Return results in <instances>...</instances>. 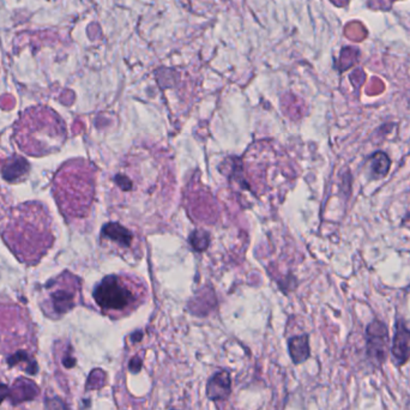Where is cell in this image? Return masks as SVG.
Returning <instances> with one entry per match:
<instances>
[{
	"mask_svg": "<svg viewBox=\"0 0 410 410\" xmlns=\"http://www.w3.org/2000/svg\"><path fill=\"white\" fill-rule=\"evenodd\" d=\"M145 294V285L127 275H110L94 290V299L105 312L121 313L135 309Z\"/></svg>",
	"mask_w": 410,
	"mask_h": 410,
	"instance_id": "4",
	"label": "cell"
},
{
	"mask_svg": "<svg viewBox=\"0 0 410 410\" xmlns=\"http://www.w3.org/2000/svg\"><path fill=\"white\" fill-rule=\"evenodd\" d=\"M172 410H176V409H172Z\"/></svg>",
	"mask_w": 410,
	"mask_h": 410,
	"instance_id": "19",
	"label": "cell"
},
{
	"mask_svg": "<svg viewBox=\"0 0 410 410\" xmlns=\"http://www.w3.org/2000/svg\"><path fill=\"white\" fill-rule=\"evenodd\" d=\"M64 366L67 368H74V363H76V359L74 358H71V356H67L64 359Z\"/></svg>",
	"mask_w": 410,
	"mask_h": 410,
	"instance_id": "18",
	"label": "cell"
},
{
	"mask_svg": "<svg viewBox=\"0 0 410 410\" xmlns=\"http://www.w3.org/2000/svg\"><path fill=\"white\" fill-rule=\"evenodd\" d=\"M288 351L290 358L295 365H300L309 359L311 349H309V335L292 337L288 341Z\"/></svg>",
	"mask_w": 410,
	"mask_h": 410,
	"instance_id": "12",
	"label": "cell"
},
{
	"mask_svg": "<svg viewBox=\"0 0 410 410\" xmlns=\"http://www.w3.org/2000/svg\"><path fill=\"white\" fill-rule=\"evenodd\" d=\"M142 366H143V361H142L139 356H133L132 359L130 360L129 370L132 372V373L141 372Z\"/></svg>",
	"mask_w": 410,
	"mask_h": 410,
	"instance_id": "16",
	"label": "cell"
},
{
	"mask_svg": "<svg viewBox=\"0 0 410 410\" xmlns=\"http://www.w3.org/2000/svg\"><path fill=\"white\" fill-rule=\"evenodd\" d=\"M101 241L120 254H136L139 244L138 237L118 223H108L102 228Z\"/></svg>",
	"mask_w": 410,
	"mask_h": 410,
	"instance_id": "7",
	"label": "cell"
},
{
	"mask_svg": "<svg viewBox=\"0 0 410 410\" xmlns=\"http://www.w3.org/2000/svg\"><path fill=\"white\" fill-rule=\"evenodd\" d=\"M391 159L384 152H375L368 159V169L372 179H383L390 172Z\"/></svg>",
	"mask_w": 410,
	"mask_h": 410,
	"instance_id": "13",
	"label": "cell"
},
{
	"mask_svg": "<svg viewBox=\"0 0 410 410\" xmlns=\"http://www.w3.org/2000/svg\"><path fill=\"white\" fill-rule=\"evenodd\" d=\"M39 394V387L34 382L29 379H17L10 389L8 399H11L12 404H20L35 399Z\"/></svg>",
	"mask_w": 410,
	"mask_h": 410,
	"instance_id": "10",
	"label": "cell"
},
{
	"mask_svg": "<svg viewBox=\"0 0 410 410\" xmlns=\"http://www.w3.org/2000/svg\"><path fill=\"white\" fill-rule=\"evenodd\" d=\"M389 330L383 321L375 319L366 328V355L375 368H380L387 359Z\"/></svg>",
	"mask_w": 410,
	"mask_h": 410,
	"instance_id": "6",
	"label": "cell"
},
{
	"mask_svg": "<svg viewBox=\"0 0 410 410\" xmlns=\"http://www.w3.org/2000/svg\"><path fill=\"white\" fill-rule=\"evenodd\" d=\"M8 394H10V389L4 383L0 382V404L5 399H8Z\"/></svg>",
	"mask_w": 410,
	"mask_h": 410,
	"instance_id": "17",
	"label": "cell"
},
{
	"mask_svg": "<svg viewBox=\"0 0 410 410\" xmlns=\"http://www.w3.org/2000/svg\"><path fill=\"white\" fill-rule=\"evenodd\" d=\"M81 282L74 275L64 271L45 287L46 312H53L55 316H63L74 309L79 295Z\"/></svg>",
	"mask_w": 410,
	"mask_h": 410,
	"instance_id": "5",
	"label": "cell"
},
{
	"mask_svg": "<svg viewBox=\"0 0 410 410\" xmlns=\"http://www.w3.org/2000/svg\"><path fill=\"white\" fill-rule=\"evenodd\" d=\"M232 392L231 375L228 371H220L212 375L207 384V399L211 401H224Z\"/></svg>",
	"mask_w": 410,
	"mask_h": 410,
	"instance_id": "9",
	"label": "cell"
},
{
	"mask_svg": "<svg viewBox=\"0 0 410 410\" xmlns=\"http://www.w3.org/2000/svg\"><path fill=\"white\" fill-rule=\"evenodd\" d=\"M1 237L20 262L34 266L55 242L50 211L40 202H27L12 207L1 228Z\"/></svg>",
	"mask_w": 410,
	"mask_h": 410,
	"instance_id": "1",
	"label": "cell"
},
{
	"mask_svg": "<svg viewBox=\"0 0 410 410\" xmlns=\"http://www.w3.org/2000/svg\"><path fill=\"white\" fill-rule=\"evenodd\" d=\"M3 176L8 183H17L23 180L29 173V164L24 160L23 157L12 156L6 161L3 167Z\"/></svg>",
	"mask_w": 410,
	"mask_h": 410,
	"instance_id": "11",
	"label": "cell"
},
{
	"mask_svg": "<svg viewBox=\"0 0 410 410\" xmlns=\"http://www.w3.org/2000/svg\"><path fill=\"white\" fill-rule=\"evenodd\" d=\"M8 365L10 368L18 366L29 375H35L38 372V365H36L35 360L23 351L16 352L13 355L10 356L8 359Z\"/></svg>",
	"mask_w": 410,
	"mask_h": 410,
	"instance_id": "14",
	"label": "cell"
},
{
	"mask_svg": "<svg viewBox=\"0 0 410 410\" xmlns=\"http://www.w3.org/2000/svg\"><path fill=\"white\" fill-rule=\"evenodd\" d=\"M13 138L18 148L30 156H46L58 152L67 139V126L55 110L35 106L24 110L15 124Z\"/></svg>",
	"mask_w": 410,
	"mask_h": 410,
	"instance_id": "2",
	"label": "cell"
},
{
	"mask_svg": "<svg viewBox=\"0 0 410 410\" xmlns=\"http://www.w3.org/2000/svg\"><path fill=\"white\" fill-rule=\"evenodd\" d=\"M391 353L399 366H402L410 359V328L406 326V321L403 319H399L396 323Z\"/></svg>",
	"mask_w": 410,
	"mask_h": 410,
	"instance_id": "8",
	"label": "cell"
},
{
	"mask_svg": "<svg viewBox=\"0 0 410 410\" xmlns=\"http://www.w3.org/2000/svg\"><path fill=\"white\" fill-rule=\"evenodd\" d=\"M8 193L6 192L3 191V190H0V221L4 219L5 217V212L8 211L10 212L11 209H10V197H8Z\"/></svg>",
	"mask_w": 410,
	"mask_h": 410,
	"instance_id": "15",
	"label": "cell"
},
{
	"mask_svg": "<svg viewBox=\"0 0 410 410\" xmlns=\"http://www.w3.org/2000/svg\"><path fill=\"white\" fill-rule=\"evenodd\" d=\"M94 191L95 169L88 161H69L59 169L53 180L55 200L67 219L88 216Z\"/></svg>",
	"mask_w": 410,
	"mask_h": 410,
	"instance_id": "3",
	"label": "cell"
}]
</instances>
